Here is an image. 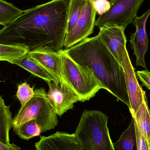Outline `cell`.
Returning a JSON list of instances; mask_svg holds the SVG:
<instances>
[{
	"label": "cell",
	"mask_w": 150,
	"mask_h": 150,
	"mask_svg": "<svg viewBox=\"0 0 150 150\" xmlns=\"http://www.w3.org/2000/svg\"><path fill=\"white\" fill-rule=\"evenodd\" d=\"M71 0H52L23 11L0 30V43L27 47L30 52L47 47L58 51L67 33Z\"/></svg>",
	"instance_id": "obj_1"
},
{
	"label": "cell",
	"mask_w": 150,
	"mask_h": 150,
	"mask_svg": "<svg viewBox=\"0 0 150 150\" xmlns=\"http://www.w3.org/2000/svg\"><path fill=\"white\" fill-rule=\"evenodd\" d=\"M65 50L74 61L92 73L103 89L129 107L123 69L99 34Z\"/></svg>",
	"instance_id": "obj_2"
},
{
	"label": "cell",
	"mask_w": 150,
	"mask_h": 150,
	"mask_svg": "<svg viewBox=\"0 0 150 150\" xmlns=\"http://www.w3.org/2000/svg\"><path fill=\"white\" fill-rule=\"evenodd\" d=\"M108 119L100 111L83 112L74 133L83 150H115L108 128Z\"/></svg>",
	"instance_id": "obj_3"
},
{
	"label": "cell",
	"mask_w": 150,
	"mask_h": 150,
	"mask_svg": "<svg viewBox=\"0 0 150 150\" xmlns=\"http://www.w3.org/2000/svg\"><path fill=\"white\" fill-rule=\"evenodd\" d=\"M59 52L61 57L62 81L77 95L79 101L89 100L103 89L92 73L74 61L66 50L60 49Z\"/></svg>",
	"instance_id": "obj_4"
},
{
	"label": "cell",
	"mask_w": 150,
	"mask_h": 150,
	"mask_svg": "<svg viewBox=\"0 0 150 150\" xmlns=\"http://www.w3.org/2000/svg\"><path fill=\"white\" fill-rule=\"evenodd\" d=\"M34 97L20 108L12 120V128L18 127L31 120L36 121L41 132L53 129L58 125V117L53 110L44 88L34 91Z\"/></svg>",
	"instance_id": "obj_5"
},
{
	"label": "cell",
	"mask_w": 150,
	"mask_h": 150,
	"mask_svg": "<svg viewBox=\"0 0 150 150\" xmlns=\"http://www.w3.org/2000/svg\"><path fill=\"white\" fill-rule=\"evenodd\" d=\"M144 1L110 0V9L98 18L95 25L99 28L104 26H119L125 30L137 16V12Z\"/></svg>",
	"instance_id": "obj_6"
},
{
	"label": "cell",
	"mask_w": 150,
	"mask_h": 150,
	"mask_svg": "<svg viewBox=\"0 0 150 150\" xmlns=\"http://www.w3.org/2000/svg\"><path fill=\"white\" fill-rule=\"evenodd\" d=\"M96 11L93 0H86L81 14L73 30L66 34L63 47L69 49L81 42L93 33Z\"/></svg>",
	"instance_id": "obj_7"
},
{
	"label": "cell",
	"mask_w": 150,
	"mask_h": 150,
	"mask_svg": "<svg viewBox=\"0 0 150 150\" xmlns=\"http://www.w3.org/2000/svg\"><path fill=\"white\" fill-rule=\"evenodd\" d=\"M47 83L49 85L47 98L58 116H62L69 109H73L74 104L79 101L77 95L64 81Z\"/></svg>",
	"instance_id": "obj_8"
},
{
	"label": "cell",
	"mask_w": 150,
	"mask_h": 150,
	"mask_svg": "<svg viewBox=\"0 0 150 150\" xmlns=\"http://www.w3.org/2000/svg\"><path fill=\"white\" fill-rule=\"evenodd\" d=\"M121 66L124 71L129 98V108L131 114H134L142 102L146 93L138 83L136 73L135 72L134 68L131 63L127 49L124 53V58Z\"/></svg>",
	"instance_id": "obj_9"
},
{
	"label": "cell",
	"mask_w": 150,
	"mask_h": 150,
	"mask_svg": "<svg viewBox=\"0 0 150 150\" xmlns=\"http://www.w3.org/2000/svg\"><path fill=\"white\" fill-rule=\"evenodd\" d=\"M150 16V8L141 16L135 18L132 23L136 28L135 32L130 36L131 47L136 57V64L146 69L145 61V54L147 53L149 39L146 32V24Z\"/></svg>",
	"instance_id": "obj_10"
},
{
	"label": "cell",
	"mask_w": 150,
	"mask_h": 150,
	"mask_svg": "<svg viewBox=\"0 0 150 150\" xmlns=\"http://www.w3.org/2000/svg\"><path fill=\"white\" fill-rule=\"evenodd\" d=\"M99 35L110 52L121 66L127 49V39L124 29L116 26L99 28Z\"/></svg>",
	"instance_id": "obj_11"
},
{
	"label": "cell",
	"mask_w": 150,
	"mask_h": 150,
	"mask_svg": "<svg viewBox=\"0 0 150 150\" xmlns=\"http://www.w3.org/2000/svg\"><path fill=\"white\" fill-rule=\"evenodd\" d=\"M35 146L36 150H83L74 134L60 131L48 137L40 136Z\"/></svg>",
	"instance_id": "obj_12"
},
{
	"label": "cell",
	"mask_w": 150,
	"mask_h": 150,
	"mask_svg": "<svg viewBox=\"0 0 150 150\" xmlns=\"http://www.w3.org/2000/svg\"><path fill=\"white\" fill-rule=\"evenodd\" d=\"M28 55L54 76L59 83L62 81L61 57L59 51L43 47L30 51Z\"/></svg>",
	"instance_id": "obj_13"
},
{
	"label": "cell",
	"mask_w": 150,
	"mask_h": 150,
	"mask_svg": "<svg viewBox=\"0 0 150 150\" xmlns=\"http://www.w3.org/2000/svg\"><path fill=\"white\" fill-rule=\"evenodd\" d=\"M11 64L21 67L34 76L44 79L47 83L53 82L60 83L54 76L51 74L35 60L30 57L28 54L13 61Z\"/></svg>",
	"instance_id": "obj_14"
},
{
	"label": "cell",
	"mask_w": 150,
	"mask_h": 150,
	"mask_svg": "<svg viewBox=\"0 0 150 150\" xmlns=\"http://www.w3.org/2000/svg\"><path fill=\"white\" fill-rule=\"evenodd\" d=\"M132 115L137 127L150 146V109L145 94L137 111Z\"/></svg>",
	"instance_id": "obj_15"
},
{
	"label": "cell",
	"mask_w": 150,
	"mask_h": 150,
	"mask_svg": "<svg viewBox=\"0 0 150 150\" xmlns=\"http://www.w3.org/2000/svg\"><path fill=\"white\" fill-rule=\"evenodd\" d=\"M12 120L10 107L5 105L0 96V141L4 144H10L9 134L12 128Z\"/></svg>",
	"instance_id": "obj_16"
},
{
	"label": "cell",
	"mask_w": 150,
	"mask_h": 150,
	"mask_svg": "<svg viewBox=\"0 0 150 150\" xmlns=\"http://www.w3.org/2000/svg\"><path fill=\"white\" fill-rule=\"evenodd\" d=\"M117 150H138L137 137L134 119L127 128L121 135L120 137L113 144Z\"/></svg>",
	"instance_id": "obj_17"
},
{
	"label": "cell",
	"mask_w": 150,
	"mask_h": 150,
	"mask_svg": "<svg viewBox=\"0 0 150 150\" xmlns=\"http://www.w3.org/2000/svg\"><path fill=\"white\" fill-rule=\"evenodd\" d=\"M30 52L27 47L0 43V61L11 63L13 61L26 55Z\"/></svg>",
	"instance_id": "obj_18"
},
{
	"label": "cell",
	"mask_w": 150,
	"mask_h": 150,
	"mask_svg": "<svg viewBox=\"0 0 150 150\" xmlns=\"http://www.w3.org/2000/svg\"><path fill=\"white\" fill-rule=\"evenodd\" d=\"M13 130L18 137L25 140H29L40 136L42 133L40 127L34 120L13 128Z\"/></svg>",
	"instance_id": "obj_19"
},
{
	"label": "cell",
	"mask_w": 150,
	"mask_h": 150,
	"mask_svg": "<svg viewBox=\"0 0 150 150\" xmlns=\"http://www.w3.org/2000/svg\"><path fill=\"white\" fill-rule=\"evenodd\" d=\"M23 11L12 4L0 0V25L4 26L11 23L18 17Z\"/></svg>",
	"instance_id": "obj_20"
},
{
	"label": "cell",
	"mask_w": 150,
	"mask_h": 150,
	"mask_svg": "<svg viewBox=\"0 0 150 150\" xmlns=\"http://www.w3.org/2000/svg\"><path fill=\"white\" fill-rule=\"evenodd\" d=\"M86 0H71L69 11L67 33H69L74 27L81 14Z\"/></svg>",
	"instance_id": "obj_21"
},
{
	"label": "cell",
	"mask_w": 150,
	"mask_h": 150,
	"mask_svg": "<svg viewBox=\"0 0 150 150\" xmlns=\"http://www.w3.org/2000/svg\"><path fill=\"white\" fill-rule=\"evenodd\" d=\"M35 92L33 88L27 83H24L18 86L16 96L21 103V108H23L26 103L34 97Z\"/></svg>",
	"instance_id": "obj_22"
},
{
	"label": "cell",
	"mask_w": 150,
	"mask_h": 150,
	"mask_svg": "<svg viewBox=\"0 0 150 150\" xmlns=\"http://www.w3.org/2000/svg\"><path fill=\"white\" fill-rule=\"evenodd\" d=\"M93 4L96 13L100 16L104 15L110 8V3L108 0H93Z\"/></svg>",
	"instance_id": "obj_23"
},
{
	"label": "cell",
	"mask_w": 150,
	"mask_h": 150,
	"mask_svg": "<svg viewBox=\"0 0 150 150\" xmlns=\"http://www.w3.org/2000/svg\"><path fill=\"white\" fill-rule=\"evenodd\" d=\"M134 121L137 137L138 150H150V145H149L148 142L146 141L144 136L143 135L142 132L139 129V128L137 127V125L134 120Z\"/></svg>",
	"instance_id": "obj_24"
},
{
	"label": "cell",
	"mask_w": 150,
	"mask_h": 150,
	"mask_svg": "<svg viewBox=\"0 0 150 150\" xmlns=\"http://www.w3.org/2000/svg\"><path fill=\"white\" fill-rule=\"evenodd\" d=\"M136 75L143 86L150 90V71L147 69L137 71Z\"/></svg>",
	"instance_id": "obj_25"
},
{
	"label": "cell",
	"mask_w": 150,
	"mask_h": 150,
	"mask_svg": "<svg viewBox=\"0 0 150 150\" xmlns=\"http://www.w3.org/2000/svg\"><path fill=\"white\" fill-rule=\"evenodd\" d=\"M0 150H21V149L14 144H6L0 141Z\"/></svg>",
	"instance_id": "obj_26"
}]
</instances>
